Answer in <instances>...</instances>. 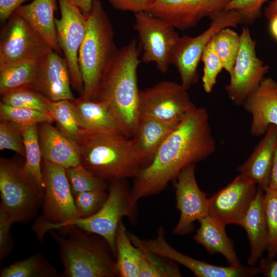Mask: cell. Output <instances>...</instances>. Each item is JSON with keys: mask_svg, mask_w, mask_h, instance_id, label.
Masks as SVG:
<instances>
[{"mask_svg": "<svg viewBox=\"0 0 277 277\" xmlns=\"http://www.w3.org/2000/svg\"><path fill=\"white\" fill-rule=\"evenodd\" d=\"M209 27L195 37H180L173 53L170 65L174 66L186 90L195 84L199 78L197 68L203 51L214 35L220 30L235 27L243 23L242 14L234 10H224L210 17Z\"/></svg>", "mask_w": 277, "mask_h": 277, "instance_id": "cell-9", "label": "cell"}, {"mask_svg": "<svg viewBox=\"0 0 277 277\" xmlns=\"http://www.w3.org/2000/svg\"><path fill=\"white\" fill-rule=\"evenodd\" d=\"M57 0H32L15 13L22 17L54 51L62 53L56 31L54 12Z\"/></svg>", "mask_w": 277, "mask_h": 277, "instance_id": "cell-24", "label": "cell"}, {"mask_svg": "<svg viewBox=\"0 0 277 277\" xmlns=\"http://www.w3.org/2000/svg\"><path fill=\"white\" fill-rule=\"evenodd\" d=\"M115 256L118 276L140 277L143 252L132 243L122 221L116 233Z\"/></svg>", "mask_w": 277, "mask_h": 277, "instance_id": "cell-28", "label": "cell"}, {"mask_svg": "<svg viewBox=\"0 0 277 277\" xmlns=\"http://www.w3.org/2000/svg\"><path fill=\"white\" fill-rule=\"evenodd\" d=\"M117 48L110 19L100 0H93L85 37L78 52L84 90L81 97L94 100L103 73Z\"/></svg>", "mask_w": 277, "mask_h": 277, "instance_id": "cell-4", "label": "cell"}, {"mask_svg": "<svg viewBox=\"0 0 277 277\" xmlns=\"http://www.w3.org/2000/svg\"><path fill=\"white\" fill-rule=\"evenodd\" d=\"M0 119L12 122L23 130L31 126L54 122L49 113L32 109L10 106L1 102Z\"/></svg>", "mask_w": 277, "mask_h": 277, "instance_id": "cell-35", "label": "cell"}, {"mask_svg": "<svg viewBox=\"0 0 277 277\" xmlns=\"http://www.w3.org/2000/svg\"><path fill=\"white\" fill-rule=\"evenodd\" d=\"M66 227L70 234L67 238L52 233L64 266L62 276H118L112 255L114 254L104 239L93 237L73 226Z\"/></svg>", "mask_w": 277, "mask_h": 277, "instance_id": "cell-5", "label": "cell"}, {"mask_svg": "<svg viewBox=\"0 0 277 277\" xmlns=\"http://www.w3.org/2000/svg\"><path fill=\"white\" fill-rule=\"evenodd\" d=\"M32 0H0V19L5 22L23 4Z\"/></svg>", "mask_w": 277, "mask_h": 277, "instance_id": "cell-45", "label": "cell"}, {"mask_svg": "<svg viewBox=\"0 0 277 277\" xmlns=\"http://www.w3.org/2000/svg\"><path fill=\"white\" fill-rule=\"evenodd\" d=\"M216 52L224 69L229 74L234 66L240 47V35L228 28L218 31L213 37Z\"/></svg>", "mask_w": 277, "mask_h": 277, "instance_id": "cell-34", "label": "cell"}, {"mask_svg": "<svg viewBox=\"0 0 277 277\" xmlns=\"http://www.w3.org/2000/svg\"><path fill=\"white\" fill-rule=\"evenodd\" d=\"M259 267L262 273L266 277H277V259H261Z\"/></svg>", "mask_w": 277, "mask_h": 277, "instance_id": "cell-46", "label": "cell"}, {"mask_svg": "<svg viewBox=\"0 0 277 277\" xmlns=\"http://www.w3.org/2000/svg\"><path fill=\"white\" fill-rule=\"evenodd\" d=\"M198 221L200 227L193 236L195 241L203 246L210 254L223 255L229 266L241 265L233 243L226 234L227 224L208 214Z\"/></svg>", "mask_w": 277, "mask_h": 277, "instance_id": "cell-25", "label": "cell"}, {"mask_svg": "<svg viewBox=\"0 0 277 277\" xmlns=\"http://www.w3.org/2000/svg\"><path fill=\"white\" fill-rule=\"evenodd\" d=\"M267 0H230L226 10H234L242 15L243 23L251 24L259 16Z\"/></svg>", "mask_w": 277, "mask_h": 277, "instance_id": "cell-42", "label": "cell"}, {"mask_svg": "<svg viewBox=\"0 0 277 277\" xmlns=\"http://www.w3.org/2000/svg\"><path fill=\"white\" fill-rule=\"evenodd\" d=\"M114 9L134 14L146 11L152 0H106Z\"/></svg>", "mask_w": 277, "mask_h": 277, "instance_id": "cell-44", "label": "cell"}, {"mask_svg": "<svg viewBox=\"0 0 277 277\" xmlns=\"http://www.w3.org/2000/svg\"><path fill=\"white\" fill-rule=\"evenodd\" d=\"M201 61L204 64L203 88L206 92L210 93L216 84L219 74L224 69L223 63L216 52L213 38L206 46Z\"/></svg>", "mask_w": 277, "mask_h": 277, "instance_id": "cell-39", "label": "cell"}, {"mask_svg": "<svg viewBox=\"0 0 277 277\" xmlns=\"http://www.w3.org/2000/svg\"><path fill=\"white\" fill-rule=\"evenodd\" d=\"M71 2L80 8L83 14L87 16L91 11L93 0H70Z\"/></svg>", "mask_w": 277, "mask_h": 277, "instance_id": "cell-48", "label": "cell"}, {"mask_svg": "<svg viewBox=\"0 0 277 277\" xmlns=\"http://www.w3.org/2000/svg\"><path fill=\"white\" fill-rule=\"evenodd\" d=\"M242 105L252 115L251 134L264 135L270 125H277V83L271 78H264Z\"/></svg>", "mask_w": 277, "mask_h": 277, "instance_id": "cell-20", "label": "cell"}, {"mask_svg": "<svg viewBox=\"0 0 277 277\" xmlns=\"http://www.w3.org/2000/svg\"><path fill=\"white\" fill-rule=\"evenodd\" d=\"M71 102L83 130L124 134L115 116L105 103L81 96Z\"/></svg>", "mask_w": 277, "mask_h": 277, "instance_id": "cell-27", "label": "cell"}, {"mask_svg": "<svg viewBox=\"0 0 277 277\" xmlns=\"http://www.w3.org/2000/svg\"><path fill=\"white\" fill-rule=\"evenodd\" d=\"M39 61L28 60L0 68V94L22 88H32Z\"/></svg>", "mask_w": 277, "mask_h": 277, "instance_id": "cell-30", "label": "cell"}, {"mask_svg": "<svg viewBox=\"0 0 277 277\" xmlns=\"http://www.w3.org/2000/svg\"><path fill=\"white\" fill-rule=\"evenodd\" d=\"M258 190L255 183L240 174L208 199V215L226 224L240 226Z\"/></svg>", "mask_w": 277, "mask_h": 277, "instance_id": "cell-16", "label": "cell"}, {"mask_svg": "<svg viewBox=\"0 0 277 277\" xmlns=\"http://www.w3.org/2000/svg\"><path fill=\"white\" fill-rule=\"evenodd\" d=\"M44 193L25 176L21 165L1 157L0 208L14 223L27 222L35 216L42 206Z\"/></svg>", "mask_w": 277, "mask_h": 277, "instance_id": "cell-8", "label": "cell"}, {"mask_svg": "<svg viewBox=\"0 0 277 277\" xmlns=\"http://www.w3.org/2000/svg\"><path fill=\"white\" fill-rule=\"evenodd\" d=\"M108 196L101 208L93 215L78 217L62 226L58 230L75 227L88 233L101 236L108 243L115 255V238L117 228L124 217L134 221L136 205L132 199L131 188L125 180L110 181L107 188Z\"/></svg>", "mask_w": 277, "mask_h": 277, "instance_id": "cell-7", "label": "cell"}, {"mask_svg": "<svg viewBox=\"0 0 277 277\" xmlns=\"http://www.w3.org/2000/svg\"><path fill=\"white\" fill-rule=\"evenodd\" d=\"M277 145V125L269 126L262 139L238 170L265 191L268 187Z\"/></svg>", "mask_w": 277, "mask_h": 277, "instance_id": "cell-22", "label": "cell"}, {"mask_svg": "<svg viewBox=\"0 0 277 277\" xmlns=\"http://www.w3.org/2000/svg\"><path fill=\"white\" fill-rule=\"evenodd\" d=\"M49 113L55 122L58 129L77 144L83 130L73 109L71 100L52 101Z\"/></svg>", "mask_w": 277, "mask_h": 277, "instance_id": "cell-32", "label": "cell"}, {"mask_svg": "<svg viewBox=\"0 0 277 277\" xmlns=\"http://www.w3.org/2000/svg\"><path fill=\"white\" fill-rule=\"evenodd\" d=\"M240 226L246 231L249 242L248 264L253 266L260 261L266 251L268 239L265 214L264 191L261 188L258 187L256 196Z\"/></svg>", "mask_w": 277, "mask_h": 277, "instance_id": "cell-23", "label": "cell"}, {"mask_svg": "<svg viewBox=\"0 0 277 277\" xmlns=\"http://www.w3.org/2000/svg\"><path fill=\"white\" fill-rule=\"evenodd\" d=\"M23 129L17 125L4 120L0 122V150H10L25 157Z\"/></svg>", "mask_w": 277, "mask_h": 277, "instance_id": "cell-41", "label": "cell"}, {"mask_svg": "<svg viewBox=\"0 0 277 277\" xmlns=\"http://www.w3.org/2000/svg\"><path fill=\"white\" fill-rule=\"evenodd\" d=\"M50 123L38 125L42 159L66 169L81 164L78 146Z\"/></svg>", "mask_w": 277, "mask_h": 277, "instance_id": "cell-21", "label": "cell"}, {"mask_svg": "<svg viewBox=\"0 0 277 277\" xmlns=\"http://www.w3.org/2000/svg\"><path fill=\"white\" fill-rule=\"evenodd\" d=\"M268 67L258 57L255 42L247 27L243 28L240 35V47L231 73L226 86L229 98L237 105L244 102L259 87Z\"/></svg>", "mask_w": 277, "mask_h": 277, "instance_id": "cell-14", "label": "cell"}, {"mask_svg": "<svg viewBox=\"0 0 277 277\" xmlns=\"http://www.w3.org/2000/svg\"><path fill=\"white\" fill-rule=\"evenodd\" d=\"M270 30L272 35L277 39V16L270 21Z\"/></svg>", "mask_w": 277, "mask_h": 277, "instance_id": "cell-50", "label": "cell"}, {"mask_svg": "<svg viewBox=\"0 0 277 277\" xmlns=\"http://www.w3.org/2000/svg\"><path fill=\"white\" fill-rule=\"evenodd\" d=\"M141 50L134 39L116 49L103 73L94 100L107 105L129 138L140 118L137 70Z\"/></svg>", "mask_w": 277, "mask_h": 277, "instance_id": "cell-2", "label": "cell"}, {"mask_svg": "<svg viewBox=\"0 0 277 277\" xmlns=\"http://www.w3.org/2000/svg\"><path fill=\"white\" fill-rule=\"evenodd\" d=\"M215 148L209 114L197 107L170 132L151 163L134 177L133 202L161 193L183 169L206 159Z\"/></svg>", "mask_w": 277, "mask_h": 277, "instance_id": "cell-1", "label": "cell"}, {"mask_svg": "<svg viewBox=\"0 0 277 277\" xmlns=\"http://www.w3.org/2000/svg\"><path fill=\"white\" fill-rule=\"evenodd\" d=\"M179 123L165 122L146 116L140 117L131 140L135 152L146 167L153 160L165 138Z\"/></svg>", "mask_w": 277, "mask_h": 277, "instance_id": "cell-26", "label": "cell"}, {"mask_svg": "<svg viewBox=\"0 0 277 277\" xmlns=\"http://www.w3.org/2000/svg\"><path fill=\"white\" fill-rule=\"evenodd\" d=\"M77 145L81 164L106 181L134 178L146 167L123 134L83 130Z\"/></svg>", "mask_w": 277, "mask_h": 277, "instance_id": "cell-3", "label": "cell"}, {"mask_svg": "<svg viewBox=\"0 0 277 277\" xmlns=\"http://www.w3.org/2000/svg\"><path fill=\"white\" fill-rule=\"evenodd\" d=\"M134 18L141 61L146 64L154 63L161 72L166 73L180 36L172 26L147 11L135 13Z\"/></svg>", "mask_w": 277, "mask_h": 277, "instance_id": "cell-11", "label": "cell"}, {"mask_svg": "<svg viewBox=\"0 0 277 277\" xmlns=\"http://www.w3.org/2000/svg\"><path fill=\"white\" fill-rule=\"evenodd\" d=\"M107 196V189L88 191L73 195L79 217H87L96 213L105 203Z\"/></svg>", "mask_w": 277, "mask_h": 277, "instance_id": "cell-40", "label": "cell"}, {"mask_svg": "<svg viewBox=\"0 0 277 277\" xmlns=\"http://www.w3.org/2000/svg\"><path fill=\"white\" fill-rule=\"evenodd\" d=\"M71 189L74 195L77 193L96 189H107L104 181L86 169L81 164L66 169Z\"/></svg>", "mask_w": 277, "mask_h": 277, "instance_id": "cell-37", "label": "cell"}, {"mask_svg": "<svg viewBox=\"0 0 277 277\" xmlns=\"http://www.w3.org/2000/svg\"><path fill=\"white\" fill-rule=\"evenodd\" d=\"M42 170L44 185L43 214L33 225L39 240L48 231L58 230L79 217L66 169L43 160Z\"/></svg>", "mask_w": 277, "mask_h": 277, "instance_id": "cell-6", "label": "cell"}, {"mask_svg": "<svg viewBox=\"0 0 277 277\" xmlns=\"http://www.w3.org/2000/svg\"><path fill=\"white\" fill-rule=\"evenodd\" d=\"M56 268L45 256L36 253L26 259L5 267L0 273L1 277H55Z\"/></svg>", "mask_w": 277, "mask_h": 277, "instance_id": "cell-31", "label": "cell"}, {"mask_svg": "<svg viewBox=\"0 0 277 277\" xmlns=\"http://www.w3.org/2000/svg\"><path fill=\"white\" fill-rule=\"evenodd\" d=\"M1 102L12 107L36 110L49 113L51 101L32 88H22L1 94Z\"/></svg>", "mask_w": 277, "mask_h": 277, "instance_id": "cell-33", "label": "cell"}, {"mask_svg": "<svg viewBox=\"0 0 277 277\" xmlns=\"http://www.w3.org/2000/svg\"><path fill=\"white\" fill-rule=\"evenodd\" d=\"M195 168V164L188 166L174 180L176 207L180 212L179 221L173 230L174 234L189 233L195 221L208 214L209 200L198 186Z\"/></svg>", "mask_w": 277, "mask_h": 277, "instance_id": "cell-17", "label": "cell"}, {"mask_svg": "<svg viewBox=\"0 0 277 277\" xmlns=\"http://www.w3.org/2000/svg\"><path fill=\"white\" fill-rule=\"evenodd\" d=\"M265 16L269 21L277 16V0H273L265 9Z\"/></svg>", "mask_w": 277, "mask_h": 277, "instance_id": "cell-49", "label": "cell"}, {"mask_svg": "<svg viewBox=\"0 0 277 277\" xmlns=\"http://www.w3.org/2000/svg\"><path fill=\"white\" fill-rule=\"evenodd\" d=\"M8 20L1 34L0 68L25 61H39L52 49L16 13Z\"/></svg>", "mask_w": 277, "mask_h": 277, "instance_id": "cell-13", "label": "cell"}, {"mask_svg": "<svg viewBox=\"0 0 277 277\" xmlns=\"http://www.w3.org/2000/svg\"><path fill=\"white\" fill-rule=\"evenodd\" d=\"M196 108L187 90L173 81H161L140 91V117L179 123Z\"/></svg>", "mask_w": 277, "mask_h": 277, "instance_id": "cell-10", "label": "cell"}, {"mask_svg": "<svg viewBox=\"0 0 277 277\" xmlns=\"http://www.w3.org/2000/svg\"><path fill=\"white\" fill-rule=\"evenodd\" d=\"M71 78L64 57L52 49L39 60L32 89L51 101L74 98Z\"/></svg>", "mask_w": 277, "mask_h": 277, "instance_id": "cell-18", "label": "cell"}, {"mask_svg": "<svg viewBox=\"0 0 277 277\" xmlns=\"http://www.w3.org/2000/svg\"><path fill=\"white\" fill-rule=\"evenodd\" d=\"M61 16L55 18L56 35L65 58L72 87L81 96L84 85L78 63V52L85 36L87 16L70 0H57Z\"/></svg>", "mask_w": 277, "mask_h": 277, "instance_id": "cell-12", "label": "cell"}, {"mask_svg": "<svg viewBox=\"0 0 277 277\" xmlns=\"http://www.w3.org/2000/svg\"><path fill=\"white\" fill-rule=\"evenodd\" d=\"M230 0H152L146 11L175 29L184 30L195 26L205 17L226 10Z\"/></svg>", "mask_w": 277, "mask_h": 277, "instance_id": "cell-15", "label": "cell"}, {"mask_svg": "<svg viewBox=\"0 0 277 277\" xmlns=\"http://www.w3.org/2000/svg\"><path fill=\"white\" fill-rule=\"evenodd\" d=\"M268 187L277 190V145L273 156Z\"/></svg>", "mask_w": 277, "mask_h": 277, "instance_id": "cell-47", "label": "cell"}, {"mask_svg": "<svg viewBox=\"0 0 277 277\" xmlns=\"http://www.w3.org/2000/svg\"><path fill=\"white\" fill-rule=\"evenodd\" d=\"M25 161L22 165L25 176L37 189L44 193L42 170V153L38 136V125L23 130Z\"/></svg>", "mask_w": 277, "mask_h": 277, "instance_id": "cell-29", "label": "cell"}, {"mask_svg": "<svg viewBox=\"0 0 277 277\" xmlns=\"http://www.w3.org/2000/svg\"><path fill=\"white\" fill-rule=\"evenodd\" d=\"M141 248L143 252L140 277H179L181 273L176 263Z\"/></svg>", "mask_w": 277, "mask_h": 277, "instance_id": "cell-36", "label": "cell"}, {"mask_svg": "<svg viewBox=\"0 0 277 277\" xmlns=\"http://www.w3.org/2000/svg\"><path fill=\"white\" fill-rule=\"evenodd\" d=\"M152 253L180 264L198 277H249L261 273L259 267L219 266L198 260L184 254L170 246L164 234H160L150 243Z\"/></svg>", "mask_w": 277, "mask_h": 277, "instance_id": "cell-19", "label": "cell"}, {"mask_svg": "<svg viewBox=\"0 0 277 277\" xmlns=\"http://www.w3.org/2000/svg\"><path fill=\"white\" fill-rule=\"evenodd\" d=\"M11 217L0 208V260H3L10 253L13 248L10 233L12 224Z\"/></svg>", "mask_w": 277, "mask_h": 277, "instance_id": "cell-43", "label": "cell"}, {"mask_svg": "<svg viewBox=\"0 0 277 277\" xmlns=\"http://www.w3.org/2000/svg\"><path fill=\"white\" fill-rule=\"evenodd\" d=\"M265 214L268 232L266 251L268 258L277 255V190L268 187L264 191Z\"/></svg>", "mask_w": 277, "mask_h": 277, "instance_id": "cell-38", "label": "cell"}]
</instances>
